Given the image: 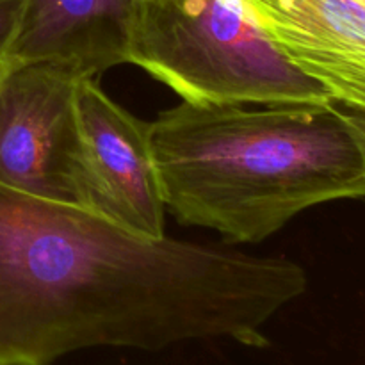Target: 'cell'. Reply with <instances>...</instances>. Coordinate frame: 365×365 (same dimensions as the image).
<instances>
[{
  "mask_svg": "<svg viewBox=\"0 0 365 365\" xmlns=\"http://www.w3.org/2000/svg\"><path fill=\"white\" fill-rule=\"evenodd\" d=\"M307 287L287 257L145 239L0 185V365H50L102 346L266 348L267 323Z\"/></svg>",
  "mask_w": 365,
  "mask_h": 365,
  "instance_id": "1",
  "label": "cell"
},
{
  "mask_svg": "<svg viewBox=\"0 0 365 365\" xmlns=\"http://www.w3.org/2000/svg\"><path fill=\"white\" fill-rule=\"evenodd\" d=\"M166 210L180 223L257 245L303 210L365 198V170L337 103L203 106L152 121Z\"/></svg>",
  "mask_w": 365,
  "mask_h": 365,
  "instance_id": "2",
  "label": "cell"
},
{
  "mask_svg": "<svg viewBox=\"0 0 365 365\" xmlns=\"http://www.w3.org/2000/svg\"><path fill=\"white\" fill-rule=\"evenodd\" d=\"M128 63L203 106H327L328 89L289 63L239 0H141Z\"/></svg>",
  "mask_w": 365,
  "mask_h": 365,
  "instance_id": "3",
  "label": "cell"
},
{
  "mask_svg": "<svg viewBox=\"0 0 365 365\" xmlns=\"http://www.w3.org/2000/svg\"><path fill=\"white\" fill-rule=\"evenodd\" d=\"M81 73L52 63L0 71V185L77 205Z\"/></svg>",
  "mask_w": 365,
  "mask_h": 365,
  "instance_id": "4",
  "label": "cell"
},
{
  "mask_svg": "<svg viewBox=\"0 0 365 365\" xmlns=\"http://www.w3.org/2000/svg\"><path fill=\"white\" fill-rule=\"evenodd\" d=\"M77 114V207L139 237H166L152 123L118 106L89 77L78 82Z\"/></svg>",
  "mask_w": 365,
  "mask_h": 365,
  "instance_id": "5",
  "label": "cell"
},
{
  "mask_svg": "<svg viewBox=\"0 0 365 365\" xmlns=\"http://www.w3.org/2000/svg\"><path fill=\"white\" fill-rule=\"evenodd\" d=\"M271 45L328 89L335 103L365 113V4L360 0H239Z\"/></svg>",
  "mask_w": 365,
  "mask_h": 365,
  "instance_id": "6",
  "label": "cell"
},
{
  "mask_svg": "<svg viewBox=\"0 0 365 365\" xmlns=\"http://www.w3.org/2000/svg\"><path fill=\"white\" fill-rule=\"evenodd\" d=\"M141 0H24L4 68L52 63L82 77L128 63Z\"/></svg>",
  "mask_w": 365,
  "mask_h": 365,
  "instance_id": "7",
  "label": "cell"
},
{
  "mask_svg": "<svg viewBox=\"0 0 365 365\" xmlns=\"http://www.w3.org/2000/svg\"><path fill=\"white\" fill-rule=\"evenodd\" d=\"M21 2L24 0H0V71L4 70L7 50L16 32Z\"/></svg>",
  "mask_w": 365,
  "mask_h": 365,
  "instance_id": "8",
  "label": "cell"
},
{
  "mask_svg": "<svg viewBox=\"0 0 365 365\" xmlns=\"http://www.w3.org/2000/svg\"><path fill=\"white\" fill-rule=\"evenodd\" d=\"M341 116L344 125L348 127L356 148H359L360 157H362L364 170H365V113L362 110H353L346 107V110L341 109Z\"/></svg>",
  "mask_w": 365,
  "mask_h": 365,
  "instance_id": "9",
  "label": "cell"
}]
</instances>
